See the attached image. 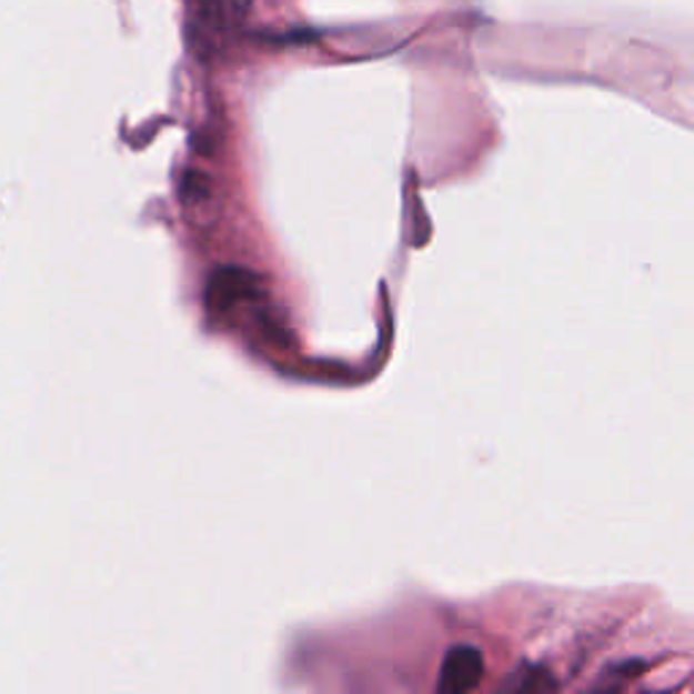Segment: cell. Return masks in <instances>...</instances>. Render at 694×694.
<instances>
[{"label":"cell","instance_id":"obj_1","mask_svg":"<svg viewBox=\"0 0 694 694\" xmlns=\"http://www.w3.org/2000/svg\"><path fill=\"white\" fill-rule=\"evenodd\" d=\"M261 293V280L250 274L248 269L220 266L209 274L207 282V306L218 315L231 312L242 301L255 299Z\"/></svg>","mask_w":694,"mask_h":694},{"label":"cell","instance_id":"obj_2","mask_svg":"<svg viewBox=\"0 0 694 694\" xmlns=\"http://www.w3.org/2000/svg\"><path fill=\"white\" fill-rule=\"evenodd\" d=\"M483 678V654L475 646H453L442 662L437 692L464 694L475 690Z\"/></svg>","mask_w":694,"mask_h":694},{"label":"cell","instance_id":"obj_3","mask_svg":"<svg viewBox=\"0 0 694 694\" xmlns=\"http://www.w3.org/2000/svg\"><path fill=\"white\" fill-rule=\"evenodd\" d=\"M253 0H188L195 20L212 30H231L244 22Z\"/></svg>","mask_w":694,"mask_h":694}]
</instances>
